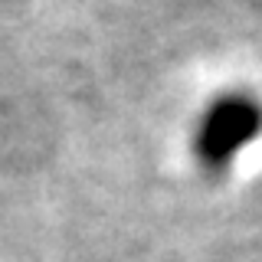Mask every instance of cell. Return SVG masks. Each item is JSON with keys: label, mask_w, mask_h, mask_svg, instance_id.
Wrapping results in <instances>:
<instances>
[{"label": "cell", "mask_w": 262, "mask_h": 262, "mask_svg": "<svg viewBox=\"0 0 262 262\" xmlns=\"http://www.w3.org/2000/svg\"><path fill=\"white\" fill-rule=\"evenodd\" d=\"M259 131H262V108L252 98H223L203 121L200 158L207 164H226Z\"/></svg>", "instance_id": "6da1fadb"}]
</instances>
